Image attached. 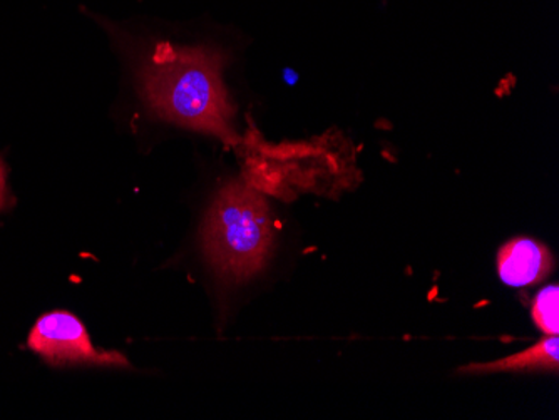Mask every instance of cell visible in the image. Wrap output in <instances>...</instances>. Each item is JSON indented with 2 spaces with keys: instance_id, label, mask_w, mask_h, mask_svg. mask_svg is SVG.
Masks as SVG:
<instances>
[{
  "instance_id": "obj_1",
  "label": "cell",
  "mask_w": 559,
  "mask_h": 420,
  "mask_svg": "<svg viewBox=\"0 0 559 420\" xmlns=\"http://www.w3.org/2000/svg\"><path fill=\"white\" fill-rule=\"evenodd\" d=\"M223 65L225 56L213 47L156 44L141 71L144 99L166 121L237 144Z\"/></svg>"
},
{
  "instance_id": "obj_2",
  "label": "cell",
  "mask_w": 559,
  "mask_h": 420,
  "mask_svg": "<svg viewBox=\"0 0 559 420\" xmlns=\"http://www.w3.org/2000/svg\"><path fill=\"white\" fill-rule=\"evenodd\" d=\"M269 203L255 188L234 181L215 197L205 228L203 249L219 274L245 280L265 265L273 241Z\"/></svg>"
},
{
  "instance_id": "obj_3",
  "label": "cell",
  "mask_w": 559,
  "mask_h": 420,
  "mask_svg": "<svg viewBox=\"0 0 559 420\" xmlns=\"http://www.w3.org/2000/svg\"><path fill=\"white\" fill-rule=\"evenodd\" d=\"M27 345L50 365L130 367L119 352L94 349L83 322L69 312H49L40 316L31 331Z\"/></svg>"
},
{
  "instance_id": "obj_4",
  "label": "cell",
  "mask_w": 559,
  "mask_h": 420,
  "mask_svg": "<svg viewBox=\"0 0 559 420\" xmlns=\"http://www.w3.org/2000/svg\"><path fill=\"white\" fill-rule=\"evenodd\" d=\"M551 255L539 241L518 238L502 247L498 255L499 275L511 287L538 284L551 272Z\"/></svg>"
},
{
  "instance_id": "obj_5",
  "label": "cell",
  "mask_w": 559,
  "mask_h": 420,
  "mask_svg": "<svg viewBox=\"0 0 559 420\" xmlns=\"http://www.w3.org/2000/svg\"><path fill=\"white\" fill-rule=\"evenodd\" d=\"M559 363V340L558 335L536 344L535 347L498 360V362L473 363V365L461 369V374H491V372H508V370H538L558 369Z\"/></svg>"
},
{
  "instance_id": "obj_6",
  "label": "cell",
  "mask_w": 559,
  "mask_h": 420,
  "mask_svg": "<svg viewBox=\"0 0 559 420\" xmlns=\"http://www.w3.org/2000/svg\"><path fill=\"white\" fill-rule=\"evenodd\" d=\"M559 288L548 287L536 297L533 305V319L535 324L545 334L558 335L559 332Z\"/></svg>"
},
{
  "instance_id": "obj_7",
  "label": "cell",
  "mask_w": 559,
  "mask_h": 420,
  "mask_svg": "<svg viewBox=\"0 0 559 420\" xmlns=\"http://www.w3.org/2000/svg\"><path fill=\"white\" fill-rule=\"evenodd\" d=\"M5 177H8V171H5L4 161L0 159V209L4 208L5 202H8V183H5Z\"/></svg>"
}]
</instances>
